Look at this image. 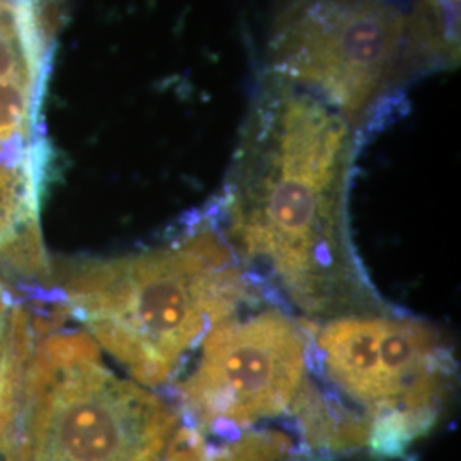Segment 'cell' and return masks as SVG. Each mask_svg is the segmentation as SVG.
<instances>
[{"label": "cell", "instance_id": "obj_1", "mask_svg": "<svg viewBox=\"0 0 461 461\" xmlns=\"http://www.w3.org/2000/svg\"><path fill=\"white\" fill-rule=\"evenodd\" d=\"M359 133L294 84H257L222 195L240 253L306 313L344 296L354 272L346 236L348 171Z\"/></svg>", "mask_w": 461, "mask_h": 461}, {"label": "cell", "instance_id": "obj_2", "mask_svg": "<svg viewBox=\"0 0 461 461\" xmlns=\"http://www.w3.org/2000/svg\"><path fill=\"white\" fill-rule=\"evenodd\" d=\"M68 310L142 384L171 378L185 356L251 297L243 270L207 219L167 247L76 265Z\"/></svg>", "mask_w": 461, "mask_h": 461}, {"label": "cell", "instance_id": "obj_3", "mask_svg": "<svg viewBox=\"0 0 461 461\" xmlns=\"http://www.w3.org/2000/svg\"><path fill=\"white\" fill-rule=\"evenodd\" d=\"M438 72L402 0H276L264 74L339 112L363 139L395 120Z\"/></svg>", "mask_w": 461, "mask_h": 461}, {"label": "cell", "instance_id": "obj_4", "mask_svg": "<svg viewBox=\"0 0 461 461\" xmlns=\"http://www.w3.org/2000/svg\"><path fill=\"white\" fill-rule=\"evenodd\" d=\"M19 420L17 461H163L180 430L166 402L110 373L77 331L34 344Z\"/></svg>", "mask_w": 461, "mask_h": 461}, {"label": "cell", "instance_id": "obj_5", "mask_svg": "<svg viewBox=\"0 0 461 461\" xmlns=\"http://www.w3.org/2000/svg\"><path fill=\"white\" fill-rule=\"evenodd\" d=\"M62 0H0V264L41 276L40 232L50 149L43 101Z\"/></svg>", "mask_w": 461, "mask_h": 461}, {"label": "cell", "instance_id": "obj_6", "mask_svg": "<svg viewBox=\"0 0 461 461\" xmlns=\"http://www.w3.org/2000/svg\"><path fill=\"white\" fill-rule=\"evenodd\" d=\"M333 386L371 426L369 443L396 453L434 422L445 398L451 359L428 325L407 318H340L316 339Z\"/></svg>", "mask_w": 461, "mask_h": 461}, {"label": "cell", "instance_id": "obj_7", "mask_svg": "<svg viewBox=\"0 0 461 461\" xmlns=\"http://www.w3.org/2000/svg\"><path fill=\"white\" fill-rule=\"evenodd\" d=\"M304 330L276 310L226 320L205 339L194 373L180 386L198 429L226 432L291 409L306 376Z\"/></svg>", "mask_w": 461, "mask_h": 461}, {"label": "cell", "instance_id": "obj_8", "mask_svg": "<svg viewBox=\"0 0 461 461\" xmlns=\"http://www.w3.org/2000/svg\"><path fill=\"white\" fill-rule=\"evenodd\" d=\"M34 335L30 314L0 279V449L16 432Z\"/></svg>", "mask_w": 461, "mask_h": 461}, {"label": "cell", "instance_id": "obj_9", "mask_svg": "<svg viewBox=\"0 0 461 461\" xmlns=\"http://www.w3.org/2000/svg\"><path fill=\"white\" fill-rule=\"evenodd\" d=\"M291 439L279 430H249L221 447L205 445L197 432L180 429L163 461H287Z\"/></svg>", "mask_w": 461, "mask_h": 461}, {"label": "cell", "instance_id": "obj_10", "mask_svg": "<svg viewBox=\"0 0 461 461\" xmlns=\"http://www.w3.org/2000/svg\"><path fill=\"white\" fill-rule=\"evenodd\" d=\"M443 49L460 59V0H402Z\"/></svg>", "mask_w": 461, "mask_h": 461}]
</instances>
